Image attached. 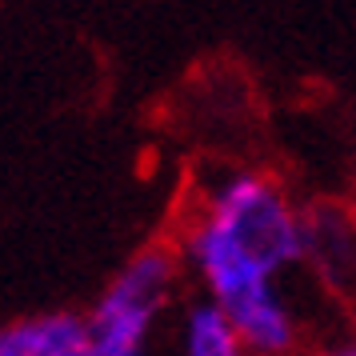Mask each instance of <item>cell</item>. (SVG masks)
<instances>
[{
  "mask_svg": "<svg viewBox=\"0 0 356 356\" xmlns=\"http://www.w3.org/2000/svg\"><path fill=\"white\" fill-rule=\"evenodd\" d=\"M0 356H88L81 312H36L0 324Z\"/></svg>",
  "mask_w": 356,
  "mask_h": 356,
  "instance_id": "cell-4",
  "label": "cell"
},
{
  "mask_svg": "<svg viewBox=\"0 0 356 356\" xmlns=\"http://www.w3.org/2000/svg\"><path fill=\"white\" fill-rule=\"evenodd\" d=\"M184 260L209 300L241 337L248 356H292L300 344L296 312L276 284V273L244 257L204 216L184 236Z\"/></svg>",
  "mask_w": 356,
  "mask_h": 356,
  "instance_id": "cell-1",
  "label": "cell"
},
{
  "mask_svg": "<svg viewBox=\"0 0 356 356\" xmlns=\"http://www.w3.org/2000/svg\"><path fill=\"white\" fill-rule=\"evenodd\" d=\"M321 356H356V332L353 337H344V340H337L332 348H324Z\"/></svg>",
  "mask_w": 356,
  "mask_h": 356,
  "instance_id": "cell-6",
  "label": "cell"
},
{
  "mask_svg": "<svg viewBox=\"0 0 356 356\" xmlns=\"http://www.w3.org/2000/svg\"><path fill=\"white\" fill-rule=\"evenodd\" d=\"M204 220L220 228L244 257H252L276 276L308 257L305 216L260 172H232L220 180L209 196Z\"/></svg>",
  "mask_w": 356,
  "mask_h": 356,
  "instance_id": "cell-3",
  "label": "cell"
},
{
  "mask_svg": "<svg viewBox=\"0 0 356 356\" xmlns=\"http://www.w3.org/2000/svg\"><path fill=\"white\" fill-rule=\"evenodd\" d=\"M180 260L168 248H140L84 312L88 356H152V332L177 296Z\"/></svg>",
  "mask_w": 356,
  "mask_h": 356,
  "instance_id": "cell-2",
  "label": "cell"
},
{
  "mask_svg": "<svg viewBox=\"0 0 356 356\" xmlns=\"http://www.w3.org/2000/svg\"><path fill=\"white\" fill-rule=\"evenodd\" d=\"M180 356H248V348L209 300H193L180 316Z\"/></svg>",
  "mask_w": 356,
  "mask_h": 356,
  "instance_id": "cell-5",
  "label": "cell"
}]
</instances>
